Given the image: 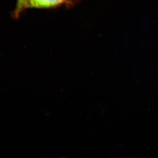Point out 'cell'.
<instances>
[{"instance_id": "1", "label": "cell", "mask_w": 158, "mask_h": 158, "mask_svg": "<svg viewBox=\"0 0 158 158\" xmlns=\"http://www.w3.org/2000/svg\"><path fill=\"white\" fill-rule=\"evenodd\" d=\"M73 0H30L28 8H50L70 4Z\"/></svg>"}, {"instance_id": "2", "label": "cell", "mask_w": 158, "mask_h": 158, "mask_svg": "<svg viewBox=\"0 0 158 158\" xmlns=\"http://www.w3.org/2000/svg\"><path fill=\"white\" fill-rule=\"evenodd\" d=\"M30 0H17L16 6L14 11V16L19 17L23 11L28 8Z\"/></svg>"}]
</instances>
